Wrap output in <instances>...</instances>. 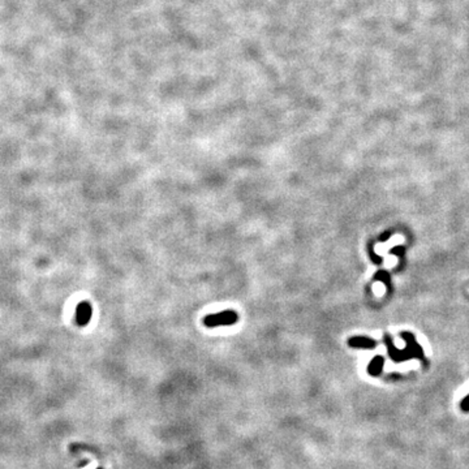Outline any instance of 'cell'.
I'll list each match as a JSON object with an SVG mask.
<instances>
[{
  "mask_svg": "<svg viewBox=\"0 0 469 469\" xmlns=\"http://www.w3.org/2000/svg\"><path fill=\"white\" fill-rule=\"evenodd\" d=\"M98 469H103V468H98Z\"/></svg>",
  "mask_w": 469,
  "mask_h": 469,
  "instance_id": "9",
  "label": "cell"
},
{
  "mask_svg": "<svg viewBox=\"0 0 469 469\" xmlns=\"http://www.w3.org/2000/svg\"><path fill=\"white\" fill-rule=\"evenodd\" d=\"M348 344L351 347H355V348L371 349L377 346V342L370 338H366V336H355V338L349 339Z\"/></svg>",
  "mask_w": 469,
  "mask_h": 469,
  "instance_id": "4",
  "label": "cell"
},
{
  "mask_svg": "<svg viewBox=\"0 0 469 469\" xmlns=\"http://www.w3.org/2000/svg\"><path fill=\"white\" fill-rule=\"evenodd\" d=\"M375 279L382 280L383 283L387 284V286L390 287V275H389V273H386V271L381 270V271H379V273L375 275Z\"/></svg>",
  "mask_w": 469,
  "mask_h": 469,
  "instance_id": "6",
  "label": "cell"
},
{
  "mask_svg": "<svg viewBox=\"0 0 469 469\" xmlns=\"http://www.w3.org/2000/svg\"><path fill=\"white\" fill-rule=\"evenodd\" d=\"M383 361H385V360H383V357H381V356L375 357L374 360L370 362V365H369V373H370V374H373V375H378L379 373L382 371Z\"/></svg>",
  "mask_w": 469,
  "mask_h": 469,
  "instance_id": "5",
  "label": "cell"
},
{
  "mask_svg": "<svg viewBox=\"0 0 469 469\" xmlns=\"http://www.w3.org/2000/svg\"><path fill=\"white\" fill-rule=\"evenodd\" d=\"M237 321H239V314L236 310L226 309L205 317L204 326L209 328L224 327V326H233Z\"/></svg>",
  "mask_w": 469,
  "mask_h": 469,
  "instance_id": "2",
  "label": "cell"
},
{
  "mask_svg": "<svg viewBox=\"0 0 469 469\" xmlns=\"http://www.w3.org/2000/svg\"><path fill=\"white\" fill-rule=\"evenodd\" d=\"M462 407H463V409H464V411H469V395L466 397V399L463 400Z\"/></svg>",
  "mask_w": 469,
  "mask_h": 469,
  "instance_id": "7",
  "label": "cell"
},
{
  "mask_svg": "<svg viewBox=\"0 0 469 469\" xmlns=\"http://www.w3.org/2000/svg\"><path fill=\"white\" fill-rule=\"evenodd\" d=\"M91 316H93V308H91L90 302L81 301L76 308V316H74L76 325L80 327H85L90 322Z\"/></svg>",
  "mask_w": 469,
  "mask_h": 469,
  "instance_id": "3",
  "label": "cell"
},
{
  "mask_svg": "<svg viewBox=\"0 0 469 469\" xmlns=\"http://www.w3.org/2000/svg\"><path fill=\"white\" fill-rule=\"evenodd\" d=\"M401 338L407 343V347H405V349H403V351H400V349L394 347L393 340H391L389 335H386L385 336V343L387 344V348H389L390 356L393 357L395 361L408 360V359H412V357L422 359V355H424V353H422V348L418 346V343L416 342L413 335H412L411 332H401Z\"/></svg>",
  "mask_w": 469,
  "mask_h": 469,
  "instance_id": "1",
  "label": "cell"
},
{
  "mask_svg": "<svg viewBox=\"0 0 469 469\" xmlns=\"http://www.w3.org/2000/svg\"><path fill=\"white\" fill-rule=\"evenodd\" d=\"M403 251H404L403 247H397V248H394L393 251H391V253H393V254H403Z\"/></svg>",
  "mask_w": 469,
  "mask_h": 469,
  "instance_id": "8",
  "label": "cell"
}]
</instances>
